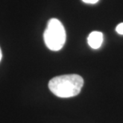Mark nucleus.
Listing matches in <instances>:
<instances>
[{
  "label": "nucleus",
  "mask_w": 123,
  "mask_h": 123,
  "mask_svg": "<svg viewBox=\"0 0 123 123\" xmlns=\"http://www.w3.org/2000/svg\"><path fill=\"white\" fill-rule=\"evenodd\" d=\"M2 59V50H1V48H0V62H1Z\"/></svg>",
  "instance_id": "nucleus-6"
},
{
  "label": "nucleus",
  "mask_w": 123,
  "mask_h": 123,
  "mask_svg": "<svg viewBox=\"0 0 123 123\" xmlns=\"http://www.w3.org/2000/svg\"><path fill=\"white\" fill-rule=\"evenodd\" d=\"M84 84L83 78L78 74H64L51 78L49 89L58 98H72L81 92Z\"/></svg>",
  "instance_id": "nucleus-1"
},
{
  "label": "nucleus",
  "mask_w": 123,
  "mask_h": 123,
  "mask_svg": "<svg viewBox=\"0 0 123 123\" xmlns=\"http://www.w3.org/2000/svg\"><path fill=\"white\" fill-rule=\"evenodd\" d=\"M116 31L117 34H122L123 35V23H119L118 25L116 26Z\"/></svg>",
  "instance_id": "nucleus-4"
},
{
  "label": "nucleus",
  "mask_w": 123,
  "mask_h": 123,
  "mask_svg": "<svg viewBox=\"0 0 123 123\" xmlns=\"http://www.w3.org/2000/svg\"><path fill=\"white\" fill-rule=\"evenodd\" d=\"M44 42L49 50H60L66 43V34L62 23L57 18H50L43 34Z\"/></svg>",
  "instance_id": "nucleus-2"
},
{
  "label": "nucleus",
  "mask_w": 123,
  "mask_h": 123,
  "mask_svg": "<svg viewBox=\"0 0 123 123\" xmlns=\"http://www.w3.org/2000/svg\"><path fill=\"white\" fill-rule=\"evenodd\" d=\"M83 2L87 4H95L99 1V0H82Z\"/></svg>",
  "instance_id": "nucleus-5"
},
{
  "label": "nucleus",
  "mask_w": 123,
  "mask_h": 123,
  "mask_svg": "<svg viewBox=\"0 0 123 123\" xmlns=\"http://www.w3.org/2000/svg\"><path fill=\"white\" fill-rule=\"evenodd\" d=\"M87 42L92 49L97 50L101 47L103 43V34L100 31H93L88 36Z\"/></svg>",
  "instance_id": "nucleus-3"
}]
</instances>
